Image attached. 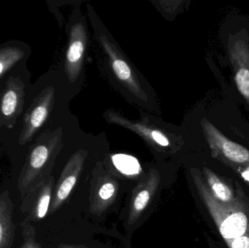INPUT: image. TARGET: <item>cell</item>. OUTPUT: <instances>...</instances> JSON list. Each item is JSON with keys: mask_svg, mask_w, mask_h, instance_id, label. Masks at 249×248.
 Listing matches in <instances>:
<instances>
[{"mask_svg": "<svg viewBox=\"0 0 249 248\" xmlns=\"http://www.w3.org/2000/svg\"><path fill=\"white\" fill-rule=\"evenodd\" d=\"M25 84L19 77H10L0 92V128L11 129L24 107Z\"/></svg>", "mask_w": 249, "mask_h": 248, "instance_id": "obj_4", "label": "cell"}, {"mask_svg": "<svg viewBox=\"0 0 249 248\" xmlns=\"http://www.w3.org/2000/svg\"><path fill=\"white\" fill-rule=\"evenodd\" d=\"M230 248H249V232L228 243Z\"/></svg>", "mask_w": 249, "mask_h": 248, "instance_id": "obj_18", "label": "cell"}, {"mask_svg": "<svg viewBox=\"0 0 249 248\" xmlns=\"http://www.w3.org/2000/svg\"><path fill=\"white\" fill-rule=\"evenodd\" d=\"M201 125L212 149L234 164L249 165V151L247 148L227 138L207 119H203Z\"/></svg>", "mask_w": 249, "mask_h": 248, "instance_id": "obj_7", "label": "cell"}, {"mask_svg": "<svg viewBox=\"0 0 249 248\" xmlns=\"http://www.w3.org/2000/svg\"><path fill=\"white\" fill-rule=\"evenodd\" d=\"M228 52L237 88L249 106V42L244 35L232 36Z\"/></svg>", "mask_w": 249, "mask_h": 248, "instance_id": "obj_5", "label": "cell"}, {"mask_svg": "<svg viewBox=\"0 0 249 248\" xmlns=\"http://www.w3.org/2000/svg\"><path fill=\"white\" fill-rule=\"evenodd\" d=\"M59 130L45 132L38 137L30 147L18 179V188L26 195L48 178L49 167L61 143Z\"/></svg>", "mask_w": 249, "mask_h": 248, "instance_id": "obj_1", "label": "cell"}, {"mask_svg": "<svg viewBox=\"0 0 249 248\" xmlns=\"http://www.w3.org/2000/svg\"><path fill=\"white\" fill-rule=\"evenodd\" d=\"M53 186V179L49 177L25 195L20 209L26 221H37L46 216L51 205Z\"/></svg>", "mask_w": 249, "mask_h": 248, "instance_id": "obj_9", "label": "cell"}, {"mask_svg": "<svg viewBox=\"0 0 249 248\" xmlns=\"http://www.w3.org/2000/svg\"><path fill=\"white\" fill-rule=\"evenodd\" d=\"M100 42L104 50L109 57L112 71L118 80L136 97L146 102L147 96L142 89L136 74L124 55L105 35H101Z\"/></svg>", "mask_w": 249, "mask_h": 248, "instance_id": "obj_6", "label": "cell"}, {"mask_svg": "<svg viewBox=\"0 0 249 248\" xmlns=\"http://www.w3.org/2000/svg\"><path fill=\"white\" fill-rule=\"evenodd\" d=\"M192 175L200 198L227 243L249 233V216L244 208L239 207L238 200L232 205L219 202L213 196L198 171L193 169Z\"/></svg>", "mask_w": 249, "mask_h": 248, "instance_id": "obj_2", "label": "cell"}, {"mask_svg": "<svg viewBox=\"0 0 249 248\" xmlns=\"http://www.w3.org/2000/svg\"><path fill=\"white\" fill-rule=\"evenodd\" d=\"M59 248H75L71 247V246H64V245H61V246H59Z\"/></svg>", "mask_w": 249, "mask_h": 248, "instance_id": "obj_20", "label": "cell"}, {"mask_svg": "<svg viewBox=\"0 0 249 248\" xmlns=\"http://www.w3.org/2000/svg\"><path fill=\"white\" fill-rule=\"evenodd\" d=\"M83 163V157L80 153H77L70 159L55 189L56 190L51 204V213L56 211L70 196L75 186Z\"/></svg>", "mask_w": 249, "mask_h": 248, "instance_id": "obj_10", "label": "cell"}, {"mask_svg": "<svg viewBox=\"0 0 249 248\" xmlns=\"http://www.w3.org/2000/svg\"><path fill=\"white\" fill-rule=\"evenodd\" d=\"M87 41L84 25L78 23L72 26L65 59L66 73L69 80L72 83L77 80L81 72Z\"/></svg>", "mask_w": 249, "mask_h": 248, "instance_id": "obj_8", "label": "cell"}, {"mask_svg": "<svg viewBox=\"0 0 249 248\" xmlns=\"http://www.w3.org/2000/svg\"><path fill=\"white\" fill-rule=\"evenodd\" d=\"M23 242L20 248H42L36 239L35 229L27 222L23 224Z\"/></svg>", "mask_w": 249, "mask_h": 248, "instance_id": "obj_17", "label": "cell"}, {"mask_svg": "<svg viewBox=\"0 0 249 248\" xmlns=\"http://www.w3.org/2000/svg\"><path fill=\"white\" fill-rule=\"evenodd\" d=\"M55 90L53 87L44 89L32 100L23 115V127L19 135L18 144L23 146L30 142L46 122L53 106Z\"/></svg>", "mask_w": 249, "mask_h": 248, "instance_id": "obj_3", "label": "cell"}, {"mask_svg": "<svg viewBox=\"0 0 249 248\" xmlns=\"http://www.w3.org/2000/svg\"><path fill=\"white\" fill-rule=\"evenodd\" d=\"M13 210L8 192L0 195V248H10L14 240Z\"/></svg>", "mask_w": 249, "mask_h": 248, "instance_id": "obj_12", "label": "cell"}, {"mask_svg": "<svg viewBox=\"0 0 249 248\" xmlns=\"http://www.w3.org/2000/svg\"><path fill=\"white\" fill-rule=\"evenodd\" d=\"M203 170L207 182V186L213 196L219 202L225 205H232L238 201L234 195L232 189L220 178L218 177L207 167H204Z\"/></svg>", "mask_w": 249, "mask_h": 248, "instance_id": "obj_13", "label": "cell"}, {"mask_svg": "<svg viewBox=\"0 0 249 248\" xmlns=\"http://www.w3.org/2000/svg\"><path fill=\"white\" fill-rule=\"evenodd\" d=\"M155 181H157V179L154 181V182H152V183H149L144 189L139 191L133 198L131 209H130V221L133 218H137L141 213L143 212V210L147 206L152 193L154 192V189L158 184Z\"/></svg>", "mask_w": 249, "mask_h": 248, "instance_id": "obj_16", "label": "cell"}, {"mask_svg": "<svg viewBox=\"0 0 249 248\" xmlns=\"http://www.w3.org/2000/svg\"><path fill=\"white\" fill-rule=\"evenodd\" d=\"M107 118L110 123L124 127L136 132L150 144H157L162 147L170 145L168 136L160 130L140 122H132L115 112H108Z\"/></svg>", "mask_w": 249, "mask_h": 248, "instance_id": "obj_11", "label": "cell"}, {"mask_svg": "<svg viewBox=\"0 0 249 248\" xmlns=\"http://www.w3.org/2000/svg\"><path fill=\"white\" fill-rule=\"evenodd\" d=\"M24 55L23 50L17 47L0 48V77L20 61Z\"/></svg>", "mask_w": 249, "mask_h": 248, "instance_id": "obj_14", "label": "cell"}, {"mask_svg": "<svg viewBox=\"0 0 249 248\" xmlns=\"http://www.w3.org/2000/svg\"><path fill=\"white\" fill-rule=\"evenodd\" d=\"M115 167L123 174L134 176L140 174L142 167L137 159L127 154H115L112 157Z\"/></svg>", "mask_w": 249, "mask_h": 248, "instance_id": "obj_15", "label": "cell"}, {"mask_svg": "<svg viewBox=\"0 0 249 248\" xmlns=\"http://www.w3.org/2000/svg\"><path fill=\"white\" fill-rule=\"evenodd\" d=\"M115 185L112 183H106L101 187L99 190V197L103 200H107L110 199L115 195Z\"/></svg>", "mask_w": 249, "mask_h": 248, "instance_id": "obj_19", "label": "cell"}]
</instances>
